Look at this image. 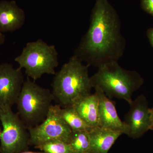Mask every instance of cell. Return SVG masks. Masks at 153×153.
Returning <instances> with one entry per match:
<instances>
[{
	"label": "cell",
	"instance_id": "obj_1",
	"mask_svg": "<svg viewBox=\"0 0 153 153\" xmlns=\"http://www.w3.org/2000/svg\"><path fill=\"white\" fill-rule=\"evenodd\" d=\"M90 22L73 55L97 68L118 61L125 51L126 41L121 31L120 17L108 0H96Z\"/></svg>",
	"mask_w": 153,
	"mask_h": 153
},
{
	"label": "cell",
	"instance_id": "obj_2",
	"mask_svg": "<svg viewBox=\"0 0 153 153\" xmlns=\"http://www.w3.org/2000/svg\"><path fill=\"white\" fill-rule=\"evenodd\" d=\"M90 66L73 55L56 72L52 92L57 104L61 107L71 106L78 99L91 94L93 88L88 74Z\"/></svg>",
	"mask_w": 153,
	"mask_h": 153
},
{
	"label": "cell",
	"instance_id": "obj_3",
	"mask_svg": "<svg viewBox=\"0 0 153 153\" xmlns=\"http://www.w3.org/2000/svg\"><path fill=\"white\" fill-rule=\"evenodd\" d=\"M93 88H98L109 98L124 100L128 104L132 101V96L143 84L140 74L134 70L124 69L113 61L98 67L91 76Z\"/></svg>",
	"mask_w": 153,
	"mask_h": 153
},
{
	"label": "cell",
	"instance_id": "obj_4",
	"mask_svg": "<svg viewBox=\"0 0 153 153\" xmlns=\"http://www.w3.org/2000/svg\"><path fill=\"white\" fill-rule=\"evenodd\" d=\"M54 100L49 89L27 77L16 103L18 114L27 128L35 126L45 119Z\"/></svg>",
	"mask_w": 153,
	"mask_h": 153
},
{
	"label": "cell",
	"instance_id": "obj_5",
	"mask_svg": "<svg viewBox=\"0 0 153 153\" xmlns=\"http://www.w3.org/2000/svg\"><path fill=\"white\" fill-rule=\"evenodd\" d=\"M15 61L19 68L25 69V74L36 81L44 74L55 75L59 65L58 53L54 45L41 39L28 42Z\"/></svg>",
	"mask_w": 153,
	"mask_h": 153
},
{
	"label": "cell",
	"instance_id": "obj_6",
	"mask_svg": "<svg viewBox=\"0 0 153 153\" xmlns=\"http://www.w3.org/2000/svg\"><path fill=\"white\" fill-rule=\"evenodd\" d=\"M0 121L2 126L0 150L2 153H19L28 150L30 136L27 127L12 107L0 105Z\"/></svg>",
	"mask_w": 153,
	"mask_h": 153
},
{
	"label": "cell",
	"instance_id": "obj_7",
	"mask_svg": "<svg viewBox=\"0 0 153 153\" xmlns=\"http://www.w3.org/2000/svg\"><path fill=\"white\" fill-rule=\"evenodd\" d=\"M30 145L34 147L49 141L59 140L68 144L72 130L57 111V105H53L47 117L41 123L28 128Z\"/></svg>",
	"mask_w": 153,
	"mask_h": 153
},
{
	"label": "cell",
	"instance_id": "obj_8",
	"mask_svg": "<svg viewBox=\"0 0 153 153\" xmlns=\"http://www.w3.org/2000/svg\"><path fill=\"white\" fill-rule=\"evenodd\" d=\"M130 109L125 116V134L136 139L141 137L152 127L151 108L144 95L137 97L130 103Z\"/></svg>",
	"mask_w": 153,
	"mask_h": 153
},
{
	"label": "cell",
	"instance_id": "obj_9",
	"mask_svg": "<svg viewBox=\"0 0 153 153\" xmlns=\"http://www.w3.org/2000/svg\"><path fill=\"white\" fill-rule=\"evenodd\" d=\"M25 80L22 68L11 63L0 64V105L16 104Z\"/></svg>",
	"mask_w": 153,
	"mask_h": 153
},
{
	"label": "cell",
	"instance_id": "obj_10",
	"mask_svg": "<svg viewBox=\"0 0 153 153\" xmlns=\"http://www.w3.org/2000/svg\"><path fill=\"white\" fill-rule=\"evenodd\" d=\"M94 88L98 97L99 126L122 134H126L125 126L118 115L114 102L100 89Z\"/></svg>",
	"mask_w": 153,
	"mask_h": 153
},
{
	"label": "cell",
	"instance_id": "obj_11",
	"mask_svg": "<svg viewBox=\"0 0 153 153\" xmlns=\"http://www.w3.org/2000/svg\"><path fill=\"white\" fill-rule=\"evenodd\" d=\"M25 12L15 1H0V32H13L25 24Z\"/></svg>",
	"mask_w": 153,
	"mask_h": 153
},
{
	"label": "cell",
	"instance_id": "obj_12",
	"mask_svg": "<svg viewBox=\"0 0 153 153\" xmlns=\"http://www.w3.org/2000/svg\"><path fill=\"white\" fill-rule=\"evenodd\" d=\"M71 106L91 128L99 126L98 97L95 91L78 99Z\"/></svg>",
	"mask_w": 153,
	"mask_h": 153
},
{
	"label": "cell",
	"instance_id": "obj_13",
	"mask_svg": "<svg viewBox=\"0 0 153 153\" xmlns=\"http://www.w3.org/2000/svg\"><path fill=\"white\" fill-rule=\"evenodd\" d=\"M88 132L90 141L89 153H108L117 139L122 135L100 126L91 128Z\"/></svg>",
	"mask_w": 153,
	"mask_h": 153
},
{
	"label": "cell",
	"instance_id": "obj_14",
	"mask_svg": "<svg viewBox=\"0 0 153 153\" xmlns=\"http://www.w3.org/2000/svg\"><path fill=\"white\" fill-rule=\"evenodd\" d=\"M56 105L59 115L72 131L90 129L91 128L79 116L73 106L61 107L59 105Z\"/></svg>",
	"mask_w": 153,
	"mask_h": 153
},
{
	"label": "cell",
	"instance_id": "obj_15",
	"mask_svg": "<svg viewBox=\"0 0 153 153\" xmlns=\"http://www.w3.org/2000/svg\"><path fill=\"white\" fill-rule=\"evenodd\" d=\"M89 130L72 131L68 144L73 153H89L90 141Z\"/></svg>",
	"mask_w": 153,
	"mask_h": 153
},
{
	"label": "cell",
	"instance_id": "obj_16",
	"mask_svg": "<svg viewBox=\"0 0 153 153\" xmlns=\"http://www.w3.org/2000/svg\"><path fill=\"white\" fill-rule=\"evenodd\" d=\"M35 148L45 153H73L68 143L59 140L46 142Z\"/></svg>",
	"mask_w": 153,
	"mask_h": 153
},
{
	"label": "cell",
	"instance_id": "obj_17",
	"mask_svg": "<svg viewBox=\"0 0 153 153\" xmlns=\"http://www.w3.org/2000/svg\"><path fill=\"white\" fill-rule=\"evenodd\" d=\"M142 8L153 16V0H141Z\"/></svg>",
	"mask_w": 153,
	"mask_h": 153
},
{
	"label": "cell",
	"instance_id": "obj_18",
	"mask_svg": "<svg viewBox=\"0 0 153 153\" xmlns=\"http://www.w3.org/2000/svg\"><path fill=\"white\" fill-rule=\"evenodd\" d=\"M146 35L149 42L153 48V27L148 29L147 31Z\"/></svg>",
	"mask_w": 153,
	"mask_h": 153
},
{
	"label": "cell",
	"instance_id": "obj_19",
	"mask_svg": "<svg viewBox=\"0 0 153 153\" xmlns=\"http://www.w3.org/2000/svg\"><path fill=\"white\" fill-rule=\"evenodd\" d=\"M5 36L3 34V33L0 32V46L4 44L5 41Z\"/></svg>",
	"mask_w": 153,
	"mask_h": 153
},
{
	"label": "cell",
	"instance_id": "obj_20",
	"mask_svg": "<svg viewBox=\"0 0 153 153\" xmlns=\"http://www.w3.org/2000/svg\"><path fill=\"white\" fill-rule=\"evenodd\" d=\"M19 153H45L44 152H33V151H29L28 150L24 151Z\"/></svg>",
	"mask_w": 153,
	"mask_h": 153
},
{
	"label": "cell",
	"instance_id": "obj_21",
	"mask_svg": "<svg viewBox=\"0 0 153 153\" xmlns=\"http://www.w3.org/2000/svg\"><path fill=\"white\" fill-rule=\"evenodd\" d=\"M151 116H152V125L151 130L153 131V108H151Z\"/></svg>",
	"mask_w": 153,
	"mask_h": 153
},
{
	"label": "cell",
	"instance_id": "obj_22",
	"mask_svg": "<svg viewBox=\"0 0 153 153\" xmlns=\"http://www.w3.org/2000/svg\"><path fill=\"white\" fill-rule=\"evenodd\" d=\"M2 130L0 127V138H1V134Z\"/></svg>",
	"mask_w": 153,
	"mask_h": 153
},
{
	"label": "cell",
	"instance_id": "obj_23",
	"mask_svg": "<svg viewBox=\"0 0 153 153\" xmlns=\"http://www.w3.org/2000/svg\"><path fill=\"white\" fill-rule=\"evenodd\" d=\"M0 153H2V152H1V150H0Z\"/></svg>",
	"mask_w": 153,
	"mask_h": 153
}]
</instances>
